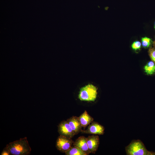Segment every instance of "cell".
Here are the masks:
<instances>
[{"label": "cell", "mask_w": 155, "mask_h": 155, "mask_svg": "<svg viewBox=\"0 0 155 155\" xmlns=\"http://www.w3.org/2000/svg\"><path fill=\"white\" fill-rule=\"evenodd\" d=\"M73 142L71 138L60 135L57 140L56 147L61 152L65 153L71 147Z\"/></svg>", "instance_id": "obj_4"}, {"label": "cell", "mask_w": 155, "mask_h": 155, "mask_svg": "<svg viewBox=\"0 0 155 155\" xmlns=\"http://www.w3.org/2000/svg\"><path fill=\"white\" fill-rule=\"evenodd\" d=\"M141 42L143 47L145 48L150 47L152 43L151 39L146 37L142 38Z\"/></svg>", "instance_id": "obj_13"}, {"label": "cell", "mask_w": 155, "mask_h": 155, "mask_svg": "<svg viewBox=\"0 0 155 155\" xmlns=\"http://www.w3.org/2000/svg\"><path fill=\"white\" fill-rule=\"evenodd\" d=\"M154 47H155V40L154 41Z\"/></svg>", "instance_id": "obj_17"}, {"label": "cell", "mask_w": 155, "mask_h": 155, "mask_svg": "<svg viewBox=\"0 0 155 155\" xmlns=\"http://www.w3.org/2000/svg\"><path fill=\"white\" fill-rule=\"evenodd\" d=\"M58 131L60 135L72 138L75 135L73 130L66 121H61L58 126Z\"/></svg>", "instance_id": "obj_6"}, {"label": "cell", "mask_w": 155, "mask_h": 155, "mask_svg": "<svg viewBox=\"0 0 155 155\" xmlns=\"http://www.w3.org/2000/svg\"><path fill=\"white\" fill-rule=\"evenodd\" d=\"M104 129L103 126L97 122L92 121L86 129L82 130L81 132L83 133L90 134L102 135L104 133Z\"/></svg>", "instance_id": "obj_5"}, {"label": "cell", "mask_w": 155, "mask_h": 155, "mask_svg": "<svg viewBox=\"0 0 155 155\" xmlns=\"http://www.w3.org/2000/svg\"><path fill=\"white\" fill-rule=\"evenodd\" d=\"M73 145L78 148L87 154V155L90 154L87 142V137L84 136H81L78 137L74 142Z\"/></svg>", "instance_id": "obj_9"}, {"label": "cell", "mask_w": 155, "mask_h": 155, "mask_svg": "<svg viewBox=\"0 0 155 155\" xmlns=\"http://www.w3.org/2000/svg\"><path fill=\"white\" fill-rule=\"evenodd\" d=\"M78 118L82 127L84 129H85L94 120V119L86 110L79 117H78Z\"/></svg>", "instance_id": "obj_10"}, {"label": "cell", "mask_w": 155, "mask_h": 155, "mask_svg": "<svg viewBox=\"0 0 155 155\" xmlns=\"http://www.w3.org/2000/svg\"><path fill=\"white\" fill-rule=\"evenodd\" d=\"M132 49L135 51L140 50L141 47V43L138 41L133 42L131 45Z\"/></svg>", "instance_id": "obj_15"}, {"label": "cell", "mask_w": 155, "mask_h": 155, "mask_svg": "<svg viewBox=\"0 0 155 155\" xmlns=\"http://www.w3.org/2000/svg\"><path fill=\"white\" fill-rule=\"evenodd\" d=\"M66 121L69 123L75 135L81 132L82 127L78 117L73 116L68 119Z\"/></svg>", "instance_id": "obj_8"}, {"label": "cell", "mask_w": 155, "mask_h": 155, "mask_svg": "<svg viewBox=\"0 0 155 155\" xmlns=\"http://www.w3.org/2000/svg\"><path fill=\"white\" fill-rule=\"evenodd\" d=\"M1 155H10L9 151L7 148L6 146L3 150Z\"/></svg>", "instance_id": "obj_16"}, {"label": "cell", "mask_w": 155, "mask_h": 155, "mask_svg": "<svg viewBox=\"0 0 155 155\" xmlns=\"http://www.w3.org/2000/svg\"><path fill=\"white\" fill-rule=\"evenodd\" d=\"M6 146L11 155H29L31 150L27 137L10 142Z\"/></svg>", "instance_id": "obj_1"}, {"label": "cell", "mask_w": 155, "mask_h": 155, "mask_svg": "<svg viewBox=\"0 0 155 155\" xmlns=\"http://www.w3.org/2000/svg\"><path fill=\"white\" fill-rule=\"evenodd\" d=\"M87 142L90 153L95 154L98 150L100 143L99 136L96 135L88 136Z\"/></svg>", "instance_id": "obj_7"}, {"label": "cell", "mask_w": 155, "mask_h": 155, "mask_svg": "<svg viewBox=\"0 0 155 155\" xmlns=\"http://www.w3.org/2000/svg\"><path fill=\"white\" fill-rule=\"evenodd\" d=\"M144 69L147 75H153L155 73V64L152 61H149L144 66Z\"/></svg>", "instance_id": "obj_11"}, {"label": "cell", "mask_w": 155, "mask_h": 155, "mask_svg": "<svg viewBox=\"0 0 155 155\" xmlns=\"http://www.w3.org/2000/svg\"><path fill=\"white\" fill-rule=\"evenodd\" d=\"M97 95L96 87L92 84H88L80 89L78 98L82 101H94Z\"/></svg>", "instance_id": "obj_3"}, {"label": "cell", "mask_w": 155, "mask_h": 155, "mask_svg": "<svg viewBox=\"0 0 155 155\" xmlns=\"http://www.w3.org/2000/svg\"><path fill=\"white\" fill-rule=\"evenodd\" d=\"M154 28L155 29V22L154 23Z\"/></svg>", "instance_id": "obj_18"}, {"label": "cell", "mask_w": 155, "mask_h": 155, "mask_svg": "<svg viewBox=\"0 0 155 155\" xmlns=\"http://www.w3.org/2000/svg\"><path fill=\"white\" fill-rule=\"evenodd\" d=\"M149 56L155 64V47L150 48L148 51Z\"/></svg>", "instance_id": "obj_14"}, {"label": "cell", "mask_w": 155, "mask_h": 155, "mask_svg": "<svg viewBox=\"0 0 155 155\" xmlns=\"http://www.w3.org/2000/svg\"><path fill=\"white\" fill-rule=\"evenodd\" d=\"M65 153L66 155H87L78 148L73 146H71Z\"/></svg>", "instance_id": "obj_12"}, {"label": "cell", "mask_w": 155, "mask_h": 155, "mask_svg": "<svg viewBox=\"0 0 155 155\" xmlns=\"http://www.w3.org/2000/svg\"><path fill=\"white\" fill-rule=\"evenodd\" d=\"M127 155H155V152L148 151L140 140H133L125 148Z\"/></svg>", "instance_id": "obj_2"}]
</instances>
